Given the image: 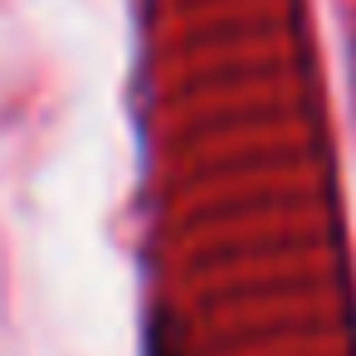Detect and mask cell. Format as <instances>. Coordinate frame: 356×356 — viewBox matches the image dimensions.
Listing matches in <instances>:
<instances>
[{
  "mask_svg": "<svg viewBox=\"0 0 356 356\" xmlns=\"http://www.w3.org/2000/svg\"><path fill=\"white\" fill-rule=\"evenodd\" d=\"M152 356H181V346H176V332H171L166 322H156V327H152Z\"/></svg>",
  "mask_w": 356,
  "mask_h": 356,
  "instance_id": "6da1fadb",
  "label": "cell"
}]
</instances>
